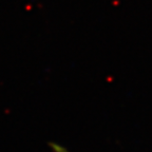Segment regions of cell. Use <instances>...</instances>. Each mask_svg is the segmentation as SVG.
<instances>
[{
	"instance_id": "1",
	"label": "cell",
	"mask_w": 152,
	"mask_h": 152,
	"mask_svg": "<svg viewBox=\"0 0 152 152\" xmlns=\"http://www.w3.org/2000/svg\"><path fill=\"white\" fill-rule=\"evenodd\" d=\"M54 148L56 149V151H58V152H66V150H64L62 148H60V147H58V146H54Z\"/></svg>"
}]
</instances>
